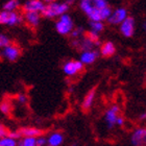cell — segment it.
<instances>
[{
  "instance_id": "cell-1",
  "label": "cell",
  "mask_w": 146,
  "mask_h": 146,
  "mask_svg": "<svg viewBox=\"0 0 146 146\" xmlns=\"http://www.w3.org/2000/svg\"><path fill=\"white\" fill-rule=\"evenodd\" d=\"M70 7L69 2H58V1H49L45 3L41 16L46 19H54L61 17L62 15L67 14Z\"/></svg>"
},
{
  "instance_id": "cell-2",
  "label": "cell",
  "mask_w": 146,
  "mask_h": 146,
  "mask_svg": "<svg viewBox=\"0 0 146 146\" xmlns=\"http://www.w3.org/2000/svg\"><path fill=\"white\" fill-rule=\"evenodd\" d=\"M74 27H75V24H74L73 18L68 13L65 14V15H62L61 17H58L54 24L55 31L61 36H69V35H71Z\"/></svg>"
},
{
  "instance_id": "cell-3",
  "label": "cell",
  "mask_w": 146,
  "mask_h": 146,
  "mask_svg": "<svg viewBox=\"0 0 146 146\" xmlns=\"http://www.w3.org/2000/svg\"><path fill=\"white\" fill-rule=\"evenodd\" d=\"M24 21L23 15L19 12H7L0 11V25L6 26H17Z\"/></svg>"
},
{
  "instance_id": "cell-4",
  "label": "cell",
  "mask_w": 146,
  "mask_h": 146,
  "mask_svg": "<svg viewBox=\"0 0 146 146\" xmlns=\"http://www.w3.org/2000/svg\"><path fill=\"white\" fill-rule=\"evenodd\" d=\"M79 7L82 9V12L90 19V21L102 22L100 11L95 7L94 4H93V1H91V0H82L79 2Z\"/></svg>"
},
{
  "instance_id": "cell-5",
  "label": "cell",
  "mask_w": 146,
  "mask_h": 146,
  "mask_svg": "<svg viewBox=\"0 0 146 146\" xmlns=\"http://www.w3.org/2000/svg\"><path fill=\"white\" fill-rule=\"evenodd\" d=\"M120 112H121V109H120V107H119L118 104H116L110 106V107L106 110L104 116V122H106V124H107L109 129H112L113 127L116 126V121H117L118 117L120 116Z\"/></svg>"
},
{
  "instance_id": "cell-6",
  "label": "cell",
  "mask_w": 146,
  "mask_h": 146,
  "mask_svg": "<svg viewBox=\"0 0 146 146\" xmlns=\"http://www.w3.org/2000/svg\"><path fill=\"white\" fill-rule=\"evenodd\" d=\"M84 65L78 60H69L63 65V72L68 77H74L84 70Z\"/></svg>"
},
{
  "instance_id": "cell-7",
  "label": "cell",
  "mask_w": 146,
  "mask_h": 146,
  "mask_svg": "<svg viewBox=\"0 0 146 146\" xmlns=\"http://www.w3.org/2000/svg\"><path fill=\"white\" fill-rule=\"evenodd\" d=\"M21 55V48L16 44H9L0 51V56L7 62H16Z\"/></svg>"
},
{
  "instance_id": "cell-8",
  "label": "cell",
  "mask_w": 146,
  "mask_h": 146,
  "mask_svg": "<svg viewBox=\"0 0 146 146\" xmlns=\"http://www.w3.org/2000/svg\"><path fill=\"white\" fill-rule=\"evenodd\" d=\"M127 17V9L123 7V6H119V7L112 11V14L110 16V18L108 19V22L112 25H120Z\"/></svg>"
},
{
  "instance_id": "cell-9",
  "label": "cell",
  "mask_w": 146,
  "mask_h": 146,
  "mask_svg": "<svg viewBox=\"0 0 146 146\" xmlns=\"http://www.w3.org/2000/svg\"><path fill=\"white\" fill-rule=\"evenodd\" d=\"M119 29L120 33L125 38H131L134 36L135 31H136V21L133 17L128 16L121 24L119 25Z\"/></svg>"
},
{
  "instance_id": "cell-10",
  "label": "cell",
  "mask_w": 146,
  "mask_h": 146,
  "mask_svg": "<svg viewBox=\"0 0 146 146\" xmlns=\"http://www.w3.org/2000/svg\"><path fill=\"white\" fill-rule=\"evenodd\" d=\"M131 143L133 146L146 145V127L140 126L135 128L131 135Z\"/></svg>"
},
{
  "instance_id": "cell-11",
  "label": "cell",
  "mask_w": 146,
  "mask_h": 146,
  "mask_svg": "<svg viewBox=\"0 0 146 146\" xmlns=\"http://www.w3.org/2000/svg\"><path fill=\"white\" fill-rule=\"evenodd\" d=\"M45 6V2L42 0H27L23 3L22 11L23 13H42Z\"/></svg>"
},
{
  "instance_id": "cell-12",
  "label": "cell",
  "mask_w": 146,
  "mask_h": 146,
  "mask_svg": "<svg viewBox=\"0 0 146 146\" xmlns=\"http://www.w3.org/2000/svg\"><path fill=\"white\" fill-rule=\"evenodd\" d=\"M99 56V52L95 49L92 50H86V51L80 52L78 61L82 63L84 66L86 65H92L93 63H95V61L97 60V58Z\"/></svg>"
},
{
  "instance_id": "cell-13",
  "label": "cell",
  "mask_w": 146,
  "mask_h": 146,
  "mask_svg": "<svg viewBox=\"0 0 146 146\" xmlns=\"http://www.w3.org/2000/svg\"><path fill=\"white\" fill-rule=\"evenodd\" d=\"M22 138H38L43 135V131L36 126H24L18 129Z\"/></svg>"
},
{
  "instance_id": "cell-14",
  "label": "cell",
  "mask_w": 146,
  "mask_h": 146,
  "mask_svg": "<svg viewBox=\"0 0 146 146\" xmlns=\"http://www.w3.org/2000/svg\"><path fill=\"white\" fill-rule=\"evenodd\" d=\"M47 146H62L64 143L65 137L61 131H52L46 137Z\"/></svg>"
},
{
  "instance_id": "cell-15",
  "label": "cell",
  "mask_w": 146,
  "mask_h": 146,
  "mask_svg": "<svg viewBox=\"0 0 146 146\" xmlns=\"http://www.w3.org/2000/svg\"><path fill=\"white\" fill-rule=\"evenodd\" d=\"M42 16L40 13H23V19L31 27H38L41 22Z\"/></svg>"
},
{
  "instance_id": "cell-16",
  "label": "cell",
  "mask_w": 146,
  "mask_h": 146,
  "mask_svg": "<svg viewBox=\"0 0 146 146\" xmlns=\"http://www.w3.org/2000/svg\"><path fill=\"white\" fill-rule=\"evenodd\" d=\"M116 52V46L115 44L111 41H107L100 46V54L104 58H109L115 54Z\"/></svg>"
},
{
  "instance_id": "cell-17",
  "label": "cell",
  "mask_w": 146,
  "mask_h": 146,
  "mask_svg": "<svg viewBox=\"0 0 146 146\" xmlns=\"http://www.w3.org/2000/svg\"><path fill=\"white\" fill-rule=\"evenodd\" d=\"M95 97H96V91H95V89H92V90H90L87 93V95H86L84 100H82V109L85 110V111H88V110L91 109L93 107V104H94Z\"/></svg>"
},
{
  "instance_id": "cell-18",
  "label": "cell",
  "mask_w": 146,
  "mask_h": 146,
  "mask_svg": "<svg viewBox=\"0 0 146 146\" xmlns=\"http://www.w3.org/2000/svg\"><path fill=\"white\" fill-rule=\"evenodd\" d=\"M20 6H21V3L18 0H9L3 4L2 9L7 12H17Z\"/></svg>"
},
{
  "instance_id": "cell-19",
  "label": "cell",
  "mask_w": 146,
  "mask_h": 146,
  "mask_svg": "<svg viewBox=\"0 0 146 146\" xmlns=\"http://www.w3.org/2000/svg\"><path fill=\"white\" fill-rule=\"evenodd\" d=\"M13 104L9 100H2L0 102V112L3 115H9L12 113Z\"/></svg>"
},
{
  "instance_id": "cell-20",
  "label": "cell",
  "mask_w": 146,
  "mask_h": 146,
  "mask_svg": "<svg viewBox=\"0 0 146 146\" xmlns=\"http://www.w3.org/2000/svg\"><path fill=\"white\" fill-rule=\"evenodd\" d=\"M89 26H90V31H92V33H95V34H97V35L100 34L101 31H104V22L90 21V23H89Z\"/></svg>"
},
{
  "instance_id": "cell-21",
  "label": "cell",
  "mask_w": 146,
  "mask_h": 146,
  "mask_svg": "<svg viewBox=\"0 0 146 146\" xmlns=\"http://www.w3.org/2000/svg\"><path fill=\"white\" fill-rule=\"evenodd\" d=\"M18 146H38L36 138H21L18 141Z\"/></svg>"
},
{
  "instance_id": "cell-22",
  "label": "cell",
  "mask_w": 146,
  "mask_h": 146,
  "mask_svg": "<svg viewBox=\"0 0 146 146\" xmlns=\"http://www.w3.org/2000/svg\"><path fill=\"white\" fill-rule=\"evenodd\" d=\"M9 44H12L11 39H9L5 34L0 33V50H2L3 48H5L6 46H9Z\"/></svg>"
},
{
  "instance_id": "cell-23",
  "label": "cell",
  "mask_w": 146,
  "mask_h": 146,
  "mask_svg": "<svg viewBox=\"0 0 146 146\" xmlns=\"http://www.w3.org/2000/svg\"><path fill=\"white\" fill-rule=\"evenodd\" d=\"M0 146H18V141L9 137H4L0 140Z\"/></svg>"
},
{
  "instance_id": "cell-24",
  "label": "cell",
  "mask_w": 146,
  "mask_h": 146,
  "mask_svg": "<svg viewBox=\"0 0 146 146\" xmlns=\"http://www.w3.org/2000/svg\"><path fill=\"white\" fill-rule=\"evenodd\" d=\"M86 36H88V39L91 41V42H93L96 46H99L100 45V39H99V35L95 34V33H92V31H89L87 34H86Z\"/></svg>"
},
{
  "instance_id": "cell-25",
  "label": "cell",
  "mask_w": 146,
  "mask_h": 146,
  "mask_svg": "<svg viewBox=\"0 0 146 146\" xmlns=\"http://www.w3.org/2000/svg\"><path fill=\"white\" fill-rule=\"evenodd\" d=\"M84 34H85V31H84L82 27H74V29L72 31L70 36L73 38V40H77V39L82 38Z\"/></svg>"
},
{
  "instance_id": "cell-26",
  "label": "cell",
  "mask_w": 146,
  "mask_h": 146,
  "mask_svg": "<svg viewBox=\"0 0 146 146\" xmlns=\"http://www.w3.org/2000/svg\"><path fill=\"white\" fill-rule=\"evenodd\" d=\"M93 4H94L95 7L97 9H99V11H101V9H104L109 6V2L106 1V0H94V1H93Z\"/></svg>"
},
{
  "instance_id": "cell-27",
  "label": "cell",
  "mask_w": 146,
  "mask_h": 146,
  "mask_svg": "<svg viewBox=\"0 0 146 146\" xmlns=\"http://www.w3.org/2000/svg\"><path fill=\"white\" fill-rule=\"evenodd\" d=\"M9 129L6 128V126L4 124H2L1 122H0V140L3 139L4 137H7V135H9Z\"/></svg>"
},
{
  "instance_id": "cell-28",
  "label": "cell",
  "mask_w": 146,
  "mask_h": 146,
  "mask_svg": "<svg viewBox=\"0 0 146 146\" xmlns=\"http://www.w3.org/2000/svg\"><path fill=\"white\" fill-rule=\"evenodd\" d=\"M17 101H18V104H27V101H28V97L26 96L25 94H18L17 95Z\"/></svg>"
},
{
  "instance_id": "cell-29",
  "label": "cell",
  "mask_w": 146,
  "mask_h": 146,
  "mask_svg": "<svg viewBox=\"0 0 146 146\" xmlns=\"http://www.w3.org/2000/svg\"><path fill=\"white\" fill-rule=\"evenodd\" d=\"M7 137L12 138V139H14V140H17V141H19L22 138L21 135H20V133H19V131H9V135H7Z\"/></svg>"
},
{
  "instance_id": "cell-30",
  "label": "cell",
  "mask_w": 146,
  "mask_h": 146,
  "mask_svg": "<svg viewBox=\"0 0 146 146\" xmlns=\"http://www.w3.org/2000/svg\"><path fill=\"white\" fill-rule=\"evenodd\" d=\"M36 144L38 146H47V139L45 136H40L36 138Z\"/></svg>"
},
{
  "instance_id": "cell-31",
  "label": "cell",
  "mask_w": 146,
  "mask_h": 146,
  "mask_svg": "<svg viewBox=\"0 0 146 146\" xmlns=\"http://www.w3.org/2000/svg\"><path fill=\"white\" fill-rule=\"evenodd\" d=\"M125 124V119L123 116H119L118 119H117V121H116V126H119V127H121L123 125Z\"/></svg>"
},
{
  "instance_id": "cell-32",
  "label": "cell",
  "mask_w": 146,
  "mask_h": 146,
  "mask_svg": "<svg viewBox=\"0 0 146 146\" xmlns=\"http://www.w3.org/2000/svg\"><path fill=\"white\" fill-rule=\"evenodd\" d=\"M139 120L140 121H146V112H142L139 115Z\"/></svg>"
},
{
  "instance_id": "cell-33",
  "label": "cell",
  "mask_w": 146,
  "mask_h": 146,
  "mask_svg": "<svg viewBox=\"0 0 146 146\" xmlns=\"http://www.w3.org/2000/svg\"><path fill=\"white\" fill-rule=\"evenodd\" d=\"M143 31H145V33H146V21H145V22H144V23H143Z\"/></svg>"
},
{
  "instance_id": "cell-34",
  "label": "cell",
  "mask_w": 146,
  "mask_h": 146,
  "mask_svg": "<svg viewBox=\"0 0 146 146\" xmlns=\"http://www.w3.org/2000/svg\"><path fill=\"white\" fill-rule=\"evenodd\" d=\"M71 146H77V144H76V143H72V145H71Z\"/></svg>"
},
{
  "instance_id": "cell-35",
  "label": "cell",
  "mask_w": 146,
  "mask_h": 146,
  "mask_svg": "<svg viewBox=\"0 0 146 146\" xmlns=\"http://www.w3.org/2000/svg\"><path fill=\"white\" fill-rule=\"evenodd\" d=\"M145 146H146V145H145Z\"/></svg>"
}]
</instances>
